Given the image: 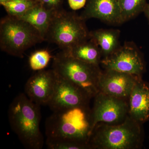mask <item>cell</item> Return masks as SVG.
<instances>
[{
  "label": "cell",
  "mask_w": 149,
  "mask_h": 149,
  "mask_svg": "<svg viewBox=\"0 0 149 149\" xmlns=\"http://www.w3.org/2000/svg\"><path fill=\"white\" fill-rule=\"evenodd\" d=\"M8 117L12 129L24 148L42 149L44 139L40 129V105L32 101L25 93H20L10 105Z\"/></svg>",
  "instance_id": "6da1fadb"
},
{
  "label": "cell",
  "mask_w": 149,
  "mask_h": 149,
  "mask_svg": "<svg viewBox=\"0 0 149 149\" xmlns=\"http://www.w3.org/2000/svg\"><path fill=\"white\" fill-rule=\"evenodd\" d=\"M142 124L128 116L117 124L100 123L93 129L89 139L91 149H139L144 139Z\"/></svg>",
  "instance_id": "7a4b0ae2"
},
{
  "label": "cell",
  "mask_w": 149,
  "mask_h": 149,
  "mask_svg": "<svg viewBox=\"0 0 149 149\" xmlns=\"http://www.w3.org/2000/svg\"><path fill=\"white\" fill-rule=\"evenodd\" d=\"M91 110L74 108L53 112L45 123L47 139L67 140L89 144Z\"/></svg>",
  "instance_id": "3957f363"
},
{
  "label": "cell",
  "mask_w": 149,
  "mask_h": 149,
  "mask_svg": "<svg viewBox=\"0 0 149 149\" xmlns=\"http://www.w3.org/2000/svg\"><path fill=\"white\" fill-rule=\"evenodd\" d=\"M45 41L31 24L8 15L0 22V48L10 55L22 58L25 51Z\"/></svg>",
  "instance_id": "277c9868"
},
{
  "label": "cell",
  "mask_w": 149,
  "mask_h": 149,
  "mask_svg": "<svg viewBox=\"0 0 149 149\" xmlns=\"http://www.w3.org/2000/svg\"><path fill=\"white\" fill-rule=\"evenodd\" d=\"M53 58L52 69L58 76L79 86L92 98L99 93V80L102 71L100 65L74 58L62 51Z\"/></svg>",
  "instance_id": "5b68a950"
},
{
  "label": "cell",
  "mask_w": 149,
  "mask_h": 149,
  "mask_svg": "<svg viewBox=\"0 0 149 149\" xmlns=\"http://www.w3.org/2000/svg\"><path fill=\"white\" fill-rule=\"evenodd\" d=\"M84 20L74 13L58 10L54 14L45 37V41L56 44L67 52L73 46L89 38Z\"/></svg>",
  "instance_id": "8992f818"
},
{
  "label": "cell",
  "mask_w": 149,
  "mask_h": 149,
  "mask_svg": "<svg viewBox=\"0 0 149 149\" xmlns=\"http://www.w3.org/2000/svg\"><path fill=\"white\" fill-rule=\"evenodd\" d=\"M94 99L93 108L90 113L92 132L99 123L119 124L124 121L128 116L127 100L108 95L100 92L96 94Z\"/></svg>",
  "instance_id": "52a82bcc"
},
{
  "label": "cell",
  "mask_w": 149,
  "mask_h": 149,
  "mask_svg": "<svg viewBox=\"0 0 149 149\" xmlns=\"http://www.w3.org/2000/svg\"><path fill=\"white\" fill-rule=\"evenodd\" d=\"M104 69L112 70L142 77L146 70V63L139 48L132 42H126L114 52L102 59Z\"/></svg>",
  "instance_id": "ba28073f"
},
{
  "label": "cell",
  "mask_w": 149,
  "mask_h": 149,
  "mask_svg": "<svg viewBox=\"0 0 149 149\" xmlns=\"http://www.w3.org/2000/svg\"><path fill=\"white\" fill-rule=\"evenodd\" d=\"M91 99L82 88L57 75L53 95L48 106L53 112L77 107L90 110Z\"/></svg>",
  "instance_id": "9c48e42d"
},
{
  "label": "cell",
  "mask_w": 149,
  "mask_h": 149,
  "mask_svg": "<svg viewBox=\"0 0 149 149\" xmlns=\"http://www.w3.org/2000/svg\"><path fill=\"white\" fill-rule=\"evenodd\" d=\"M142 77L112 70L104 69L99 78V92L128 100L134 85Z\"/></svg>",
  "instance_id": "30bf717a"
},
{
  "label": "cell",
  "mask_w": 149,
  "mask_h": 149,
  "mask_svg": "<svg viewBox=\"0 0 149 149\" xmlns=\"http://www.w3.org/2000/svg\"><path fill=\"white\" fill-rule=\"evenodd\" d=\"M57 78L53 69L38 71L26 82L24 93L35 103L48 105L53 95Z\"/></svg>",
  "instance_id": "8fae6325"
},
{
  "label": "cell",
  "mask_w": 149,
  "mask_h": 149,
  "mask_svg": "<svg viewBox=\"0 0 149 149\" xmlns=\"http://www.w3.org/2000/svg\"><path fill=\"white\" fill-rule=\"evenodd\" d=\"M80 16L85 21L96 18L111 25L123 24L118 0H89Z\"/></svg>",
  "instance_id": "7c38bea8"
},
{
  "label": "cell",
  "mask_w": 149,
  "mask_h": 149,
  "mask_svg": "<svg viewBox=\"0 0 149 149\" xmlns=\"http://www.w3.org/2000/svg\"><path fill=\"white\" fill-rule=\"evenodd\" d=\"M128 116L143 124L149 120V83L140 77L128 100Z\"/></svg>",
  "instance_id": "4fadbf2b"
},
{
  "label": "cell",
  "mask_w": 149,
  "mask_h": 149,
  "mask_svg": "<svg viewBox=\"0 0 149 149\" xmlns=\"http://www.w3.org/2000/svg\"><path fill=\"white\" fill-rule=\"evenodd\" d=\"M120 35L119 29H97L89 33L90 38L94 40L100 49L102 59L111 55L120 47Z\"/></svg>",
  "instance_id": "5bb4252c"
},
{
  "label": "cell",
  "mask_w": 149,
  "mask_h": 149,
  "mask_svg": "<svg viewBox=\"0 0 149 149\" xmlns=\"http://www.w3.org/2000/svg\"><path fill=\"white\" fill-rule=\"evenodd\" d=\"M55 12L46 8L41 4L37 3L23 15L17 18L31 24L39 31L45 40Z\"/></svg>",
  "instance_id": "9a60e30c"
},
{
  "label": "cell",
  "mask_w": 149,
  "mask_h": 149,
  "mask_svg": "<svg viewBox=\"0 0 149 149\" xmlns=\"http://www.w3.org/2000/svg\"><path fill=\"white\" fill-rule=\"evenodd\" d=\"M64 52L74 58L96 65H100L102 59L100 49L90 37Z\"/></svg>",
  "instance_id": "2e32d148"
},
{
  "label": "cell",
  "mask_w": 149,
  "mask_h": 149,
  "mask_svg": "<svg viewBox=\"0 0 149 149\" xmlns=\"http://www.w3.org/2000/svg\"><path fill=\"white\" fill-rule=\"evenodd\" d=\"M123 23L129 21L143 12L147 0H118Z\"/></svg>",
  "instance_id": "e0dca14e"
},
{
  "label": "cell",
  "mask_w": 149,
  "mask_h": 149,
  "mask_svg": "<svg viewBox=\"0 0 149 149\" xmlns=\"http://www.w3.org/2000/svg\"><path fill=\"white\" fill-rule=\"evenodd\" d=\"M36 4L31 0H10L2 5L8 15L17 17L23 15Z\"/></svg>",
  "instance_id": "ac0fdd59"
},
{
  "label": "cell",
  "mask_w": 149,
  "mask_h": 149,
  "mask_svg": "<svg viewBox=\"0 0 149 149\" xmlns=\"http://www.w3.org/2000/svg\"><path fill=\"white\" fill-rule=\"evenodd\" d=\"M52 58L49 52L47 50L36 51L29 58L30 68L35 71L42 70L49 64Z\"/></svg>",
  "instance_id": "d6986e66"
},
{
  "label": "cell",
  "mask_w": 149,
  "mask_h": 149,
  "mask_svg": "<svg viewBox=\"0 0 149 149\" xmlns=\"http://www.w3.org/2000/svg\"><path fill=\"white\" fill-rule=\"evenodd\" d=\"M46 144L50 149H91L89 144L70 140L47 139Z\"/></svg>",
  "instance_id": "ffe728a7"
},
{
  "label": "cell",
  "mask_w": 149,
  "mask_h": 149,
  "mask_svg": "<svg viewBox=\"0 0 149 149\" xmlns=\"http://www.w3.org/2000/svg\"><path fill=\"white\" fill-rule=\"evenodd\" d=\"M38 2L46 8L56 11L59 10L61 0H40Z\"/></svg>",
  "instance_id": "44dd1931"
},
{
  "label": "cell",
  "mask_w": 149,
  "mask_h": 149,
  "mask_svg": "<svg viewBox=\"0 0 149 149\" xmlns=\"http://www.w3.org/2000/svg\"><path fill=\"white\" fill-rule=\"evenodd\" d=\"M86 0H68L70 8L74 10L80 9L85 6Z\"/></svg>",
  "instance_id": "7402d4cb"
},
{
  "label": "cell",
  "mask_w": 149,
  "mask_h": 149,
  "mask_svg": "<svg viewBox=\"0 0 149 149\" xmlns=\"http://www.w3.org/2000/svg\"><path fill=\"white\" fill-rule=\"evenodd\" d=\"M143 12L145 14V16L147 17L149 23V3H147L146 5Z\"/></svg>",
  "instance_id": "603a6c76"
},
{
  "label": "cell",
  "mask_w": 149,
  "mask_h": 149,
  "mask_svg": "<svg viewBox=\"0 0 149 149\" xmlns=\"http://www.w3.org/2000/svg\"><path fill=\"white\" fill-rule=\"evenodd\" d=\"M9 1H10V0H0V3L1 5H2L4 3L7 2Z\"/></svg>",
  "instance_id": "cb8c5ba5"
},
{
  "label": "cell",
  "mask_w": 149,
  "mask_h": 149,
  "mask_svg": "<svg viewBox=\"0 0 149 149\" xmlns=\"http://www.w3.org/2000/svg\"><path fill=\"white\" fill-rule=\"evenodd\" d=\"M40 1V0H37V1Z\"/></svg>",
  "instance_id": "d4e9b609"
}]
</instances>
